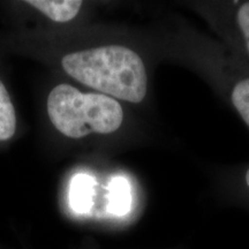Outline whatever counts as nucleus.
<instances>
[{
  "label": "nucleus",
  "instance_id": "nucleus-1",
  "mask_svg": "<svg viewBox=\"0 0 249 249\" xmlns=\"http://www.w3.org/2000/svg\"><path fill=\"white\" fill-rule=\"evenodd\" d=\"M62 67L68 75L90 88L130 103L147 95V71L138 53L120 45L74 52L65 55Z\"/></svg>",
  "mask_w": 249,
  "mask_h": 249
},
{
  "label": "nucleus",
  "instance_id": "nucleus-2",
  "mask_svg": "<svg viewBox=\"0 0 249 249\" xmlns=\"http://www.w3.org/2000/svg\"><path fill=\"white\" fill-rule=\"evenodd\" d=\"M48 114L55 128L71 139L113 133L124 120L123 107L114 98L103 93H82L70 85L51 90Z\"/></svg>",
  "mask_w": 249,
  "mask_h": 249
},
{
  "label": "nucleus",
  "instance_id": "nucleus-3",
  "mask_svg": "<svg viewBox=\"0 0 249 249\" xmlns=\"http://www.w3.org/2000/svg\"><path fill=\"white\" fill-rule=\"evenodd\" d=\"M95 180L88 174L79 173L71 183L70 202L71 207L77 213H89L93 204L95 195Z\"/></svg>",
  "mask_w": 249,
  "mask_h": 249
},
{
  "label": "nucleus",
  "instance_id": "nucleus-4",
  "mask_svg": "<svg viewBox=\"0 0 249 249\" xmlns=\"http://www.w3.org/2000/svg\"><path fill=\"white\" fill-rule=\"evenodd\" d=\"M28 4L45 14L54 22H68L79 13L82 1L79 0H29Z\"/></svg>",
  "mask_w": 249,
  "mask_h": 249
},
{
  "label": "nucleus",
  "instance_id": "nucleus-5",
  "mask_svg": "<svg viewBox=\"0 0 249 249\" xmlns=\"http://www.w3.org/2000/svg\"><path fill=\"white\" fill-rule=\"evenodd\" d=\"M107 210L116 216H124L129 213L132 205L129 182L124 178L117 177L108 185Z\"/></svg>",
  "mask_w": 249,
  "mask_h": 249
},
{
  "label": "nucleus",
  "instance_id": "nucleus-6",
  "mask_svg": "<svg viewBox=\"0 0 249 249\" xmlns=\"http://www.w3.org/2000/svg\"><path fill=\"white\" fill-rule=\"evenodd\" d=\"M17 114L7 89L0 81V141H7L15 134Z\"/></svg>",
  "mask_w": 249,
  "mask_h": 249
},
{
  "label": "nucleus",
  "instance_id": "nucleus-7",
  "mask_svg": "<svg viewBox=\"0 0 249 249\" xmlns=\"http://www.w3.org/2000/svg\"><path fill=\"white\" fill-rule=\"evenodd\" d=\"M232 103L249 126V79L242 80L232 91Z\"/></svg>",
  "mask_w": 249,
  "mask_h": 249
},
{
  "label": "nucleus",
  "instance_id": "nucleus-8",
  "mask_svg": "<svg viewBox=\"0 0 249 249\" xmlns=\"http://www.w3.org/2000/svg\"><path fill=\"white\" fill-rule=\"evenodd\" d=\"M238 23L244 33L246 44L249 51V2H245L238 11Z\"/></svg>",
  "mask_w": 249,
  "mask_h": 249
},
{
  "label": "nucleus",
  "instance_id": "nucleus-9",
  "mask_svg": "<svg viewBox=\"0 0 249 249\" xmlns=\"http://www.w3.org/2000/svg\"><path fill=\"white\" fill-rule=\"evenodd\" d=\"M246 182H247V185L249 186V170L247 171V173H246Z\"/></svg>",
  "mask_w": 249,
  "mask_h": 249
}]
</instances>
